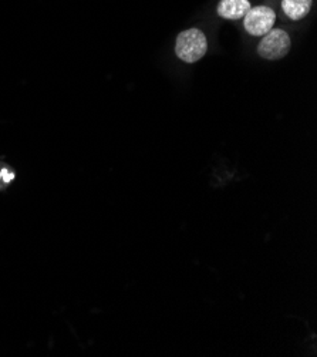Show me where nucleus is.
I'll return each mask as SVG.
<instances>
[{"label": "nucleus", "mask_w": 317, "mask_h": 357, "mask_svg": "<svg viewBox=\"0 0 317 357\" xmlns=\"http://www.w3.org/2000/svg\"><path fill=\"white\" fill-rule=\"evenodd\" d=\"M208 52V40L202 30L192 27L178 34L175 42V54L184 63H196Z\"/></svg>", "instance_id": "f257e3e1"}, {"label": "nucleus", "mask_w": 317, "mask_h": 357, "mask_svg": "<svg viewBox=\"0 0 317 357\" xmlns=\"http://www.w3.org/2000/svg\"><path fill=\"white\" fill-rule=\"evenodd\" d=\"M291 36L281 29H272L269 33L262 36L258 46V53L265 60H280L291 50Z\"/></svg>", "instance_id": "f03ea898"}, {"label": "nucleus", "mask_w": 317, "mask_h": 357, "mask_svg": "<svg viewBox=\"0 0 317 357\" xmlns=\"http://www.w3.org/2000/svg\"><path fill=\"white\" fill-rule=\"evenodd\" d=\"M276 23V13L269 6H255L243 16V26L254 38H262Z\"/></svg>", "instance_id": "7ed1b4c3"}, {"label": "nucleus", "mask_w": 317, "mask_h": 357, "mask_svg": "<svg viewBox=\"0 0 317 357\" xmlns=\"http://www.w3.org/2000/svg\"><path fill=\"white\" fill-rule=\"evenodd\" d=\"M251 8L249 0H221L217 13L219 17L226 20H240Z\"/></svg>", "instance_id": "20e7f679"}, {"label": "nucleus", "mask_w": 317, "mask_h": 357, "mask_svg": "<svg viewBox=\"0 0 317 357\" xmlns=\"http://www.w3.org/2000/svg\"><path fill=\"white\" fill-rule=\"evenodd\" d=\"M311 0H281V10L291 20H302L311 10Z\"/></svg>", "instance_id": "39448f33"}, {"label": "nucleus", "mask_w": 317, "mask_h": 357, "mask_svg": "<svg viewBox=\"0 0 317 357\" xmlns=\"http://www.w3.org/2000/svg\"><path fill=\"white\" fill-rule=\"evenodd\" d=\"M0 178H3L5 183H10L15 178V174L9 172L8 169H2V172H0Z\"/></svg>", "instance_id": "423d86ee"}]
</instances>
